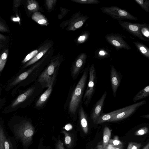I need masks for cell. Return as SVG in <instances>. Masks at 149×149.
<instances>
[{"instance_id": "obj_1", "label": "cell", "mask_w": 149, "mask_h": 149, "mask_svg": "<svg viewBox=\"0 0 149 149\" xmlns=\"http://www.w3.org/2000/svg\"><path fill=\"white\" fill-rule=\"evenodd\" d=\"M88 71L89 69H85L73 91L69 107V111L71 114L76 113L81 101Z\"/></svg>"}, {"instance_id": "obj_2", "label": "cell", "mask_w": 149, "mask_h": 149, "mask_svg": "<svg viewBox=\"0 0 149 149\" xmlns=\"http://www.w3.org/2000/svg\"><path fill=\"white\" fill-rule=\"evenodd\" d=\"M34 132L33 126L28 120L22 122L14 129L16 137L20 139L24 145L26 147L31 143Z\"/></svg>"}, {"instance_id": "obj_3", "label": "cell", "mask_w": 149, "mask_h": 149, "mask_svg": "<svg viewBox=\"0 0 149 149\" xmlns=\"http://www.w3.org/2000/svg\"><path fill=\"white\" fill-rule=\"evenodd\" d=\"M100 9L103 13L118 21L125 19L136 20L138 19L137 17L133 15L128 11L117 6L105 7Z\"/></svg>"}, {"instance_id": "obj_4", "label": "cell", "mask_w": 149, "mask_h": 149, "mask_svg": "<svg viewBox=\"0 0 149 149\" xmlns=\"http://www.w3.org/2000/svg\"><path fill=\"white\" fill-rule=\"evenodd\" d=\"M89 80L88 86L84 96V104L90 103L96 90L97 79L95 65L92 64L89 69Z\"/></svg>"}, {"instance_id": "obj_5", "label": "cell", "mask_w": 149, "mask_h": 149, "mask_svg": "<svg viewBox=\"0 0 149 149\" xmlns=\"http://www.w3.org/2000/svg\"><path fill=\"white\" fill-rule=\"evenodd\" d=\"M58 65L56 62L52 63L39 76L38 81L42 88L48 87L55 79L56 68Z\"/></svg>"}, {"instance_id": "obj_6", "label": "cell", "mask_w": 149, "mask_h": 149, "mask_svg": "<svg viewBox=\"0 0 149 149\" xmlns=\"http://www.w3.org/2000/svg\"><path fill=\"white\" fill-rule=\"evenodd\" d=\"M146 102V100H144L121 109V111L108 122L116 121L126 118L132 114L140 107L145 104Z\"/></svg>"}, {"instance_id": "obj_7", "label": "cell", "mask_w": 149, "mask_h": 149, "mask_svg": "<svg viewBox=\"0 0 149 149\" xmlns=\"http://www.w3.org/2000/svg\"><path fill=\"white\" fill-rule=\"evenodd\" d=\"M118 22L124 29L134 36L143 41L148 40L143 36L141 32V28L145 25L146 23H134L123 21H118Z\"/></svg>"}, {"instance_id": "obj_8", "label": "cell", "mask_w": 149, "mask_h": 149, "mask_svg": "<svg viewBox=\"0 0 149 149\" xmlns=\"http://www.w3.org/2000/svg\"><path fill=\"white\" fill-rule=\"evenodd\" d=\"M105 38L109 44L114 47L117 50L122 49L127 50L131 49V47L120 35L111 33L107 34L105 36Z\"/></svg>"}, {"instance_id": "obj_9", "label": "cell", "mask_w": 149, "mask_h": 149, "mask_svg": "<svg viewBox=\"0 0 149 149\" xmlns=\"http://www.w3.org/2000/svg\"><path fill=\"white\" fill-rule=\"evenodd\" d=\"M110 78L113 95L115 97L117 89L120 83L121 77L120 74L113 65H111Z\"/></svg>"}, {"instance_id": "obj_10", "label": "cell", "mask_w": 149, "mask_h": 149, "mask_svg": "<svg viewBox=\"0 0 149 149\" xmlns=\"http://www.w3.org/2000/svg\"><path fill=\"white\" fill-rule=\"evenodd\" d=\"M107 95V92L105 91L99 100L95 104L91 111V117L93 122L102 113L105 100Z\"/></svg>"}, {"instance_id": "obj_11", "label": "cell", "mask_w": 149, "mask_h": 149, "mask_svg": "<svg viewBox=\"0 0 149 149\" xmlns=\"http://www.w3.org/2000/svg\"><path fill=\"white\" fill-rule=\"evenodd\" d=\"M121 109L107 113H102L94 123L96 124H100L108 121L119 113Z\"/></svg>"}, {"instance_id": "obj_12", "label": "cell", "mask_w": 149, "mask_h": 149, "mask_svg": "<svg viewBox=\"0 0 149 149\" xmlns=\"http://www.w3.org/2000/svg\"><path fill=\"white\" fill-rule=\"evenodd\" d=\"M79 117L81 128L85 133L88 132V125L86 115L83 107L81 106L79 109Z\"/></svg>"}, {"instance_id": "obj_13", "label": "cell", "mask_w": 149, "mask_h": 149, "mask_svg": "<svg viewBox=\"0 0 149 149\" xmlns=\"http://www.w3.org/2000/svg\"><path fill=\"white\" fill-rule=\"evenodd\" d=\"M86 56L82 55L76 61L72 70V74L73 77L77 76L85 62Z\"/></svg>"}, {"instance_id": "obj_14", "label": "cell", "mask_w": 149, "mask_h": 149, "mask_svg": "<svg viewBox=\"0 0 149 149\" xmlns=\"http://www.w3.org/2000/svg\"><path fill=\"white\" fill-rule=\"evenodd\" d=\"M54 82H52L47 89L41 95L37 101L36 106L40 107L42 106L49 97L52 90V86Z\"/></svg>"}, {"instance_id": "obj_15", "label": "cell", "mask_w": 149, "mask_h": 149, "mask_svg": "<svg viewBox=\"0 0 149 149\" xmlns=\"http://www.w3.org/2000/svg\"><path fill=\"white\" fill-rule=\"evenodd\" d=\"M34 90L33 87L30 88L24 93L19 95L13 103L11 107H14L24 102L33 93Z\"/></svg>"}, {"instance_id": "obj_16", "label": "cell", "mask_w": 149, "mask_h": 149, "mask_svg": "<svg viewBox=\"0 0 149 149\" xmlns=\"http://www.w3.org/2000/svg\"><path fill=\"white\" fill-rule=\"evenodd\" d=\"M39 65V64H37L34 65L26 71L21 74L11 83L10 86L15 85L26 79L28 75L38 67Z\"/></svg>"}, {"instance_id": "obj_17", "label": "cell", "mask_w": 149, "mask_h": 149, "mask_svg": "<svg viewBox=\"0 0 149 149\" xmlns=\"http://www.w3.org/2000/svg\"><path fill=\"white\" fill-rule=\"evenodd\" d=\"M149 95V86L148 85L136 94L133 98V101L136 102L137 101L147 97Z\"/></svg>"}, {"instance_id": "obj_18", "label": "cell", "mask_w": 149, "mask_h": 149, "mask_svg": "<svg viewBox=\"0 0 149 149\" xmlns=\"http://www.w3.org/2000/svg\"><path fill=\"white\" fill-rule=\"evenodd\" d=\"M133 43L139 52L144 56L149 58V48L143 43L138 41L134 42Z\"/></svg>"}, {"instance_id": "obj_19", "label": "cell", "mask_w": 149, "mask_h": 149, "mask_svg": "<svg viewBox=\"0 0 149 149\" xmlns=\"http://www.w3.org/2000/svg\"><path fill=\"white\" fill-rule=\"evenodd\" d=\"M64 135V141L66 145L68 148H72L73 144V138L71 134L65 130L62 131Z\"/></svg>"}, {"instance_id": "obj_20", "label": "cell", "mask_w": 149, "mask_h": 149, "mask_svg": "<svg viewBox=\"0 0 149 149\" xmlns=\"http://www.w3.org/2000/svg\"><path fill=\"white\" fill-rule=\"evenodd\" d=\"M111 130L107 127H105L104 129L102 145L105 148L108 144V142L111 136Z\"/></svg>"}, {"instance_id": "obj_21", "label": "cell", "mask_w": 149, "mask_h": 149, "mask_svg": "<svg viewBox=\"0 0 149 149\" xmlns=\"http://www.w3.org/2000/svg\"><path fill=\"white\" fill-rule=\"evenodd\" d=\"M95 54L96 58L102 59L107 58L109 56V51L104 48H100L95 51Z\"/></svg>"}, {"instance_id": "obj_22", "label": "cell", "mask_w": 149, "mask_h": 149, "mask_svg": "<svg viewBox=\"0 0 149 149\" xmlns=\"http://www.w3.org/2000/svg\"><path fill=\"white\" fill-rule=\"evenodd\" d=\"M8 50L6 49L1 54L0 56V73L4 68L7 61Z\"/></svg>"}, {"instance_id": "obj_23", "label": "cell", "mask_w": 149, "mask_h": 149, "mask_svg": "<svg viewBox=\"0 0 149 149\" xmlns=\"http://www.w3.org/2000/svg\"><path fill=\"white\" fill-rule=\"evenodd\" d=\"M141 8L148 13L149 12V1L148 0H135Z\"/></svg>"}, {"instance_id": "obj_24", "label": "cell", "mask_w": 149, "mask_h": 149, "mask_svg": "<svg viewBox=\"0 0 149 149\" xmlns=\"http://www.w3.org/2000/svg\"><path fill=\"white\" fill-rule=\"evenodd\" d=\"M47 50H45L41 51L36 55L35 57L32 58L30 61L26 63L24 66L25 68L29 65H30L37 61L46 52Z\"/></svg>"}, {"instance_id": "obj_25", "label": "cell", "mask_w": 149, "mask_h": 149, "mask_svg": "<svg viewBox=\"0 0 149 149\" xmlns=\"http://www.w3.org/2000/svg\"><path fill=\"white\" fill-rule=\"evenodd\" d=\"M6 139V137L3 129L0 125V149H5L4 143Z\"/></svg>"}, {"instance_id": "obj_26", "label": "cell", "mask_w": 149, "mask_h": 149, "mask_svg": "<svg viewBox=\"0 0 149 149\" xmlns=\"http://www.w3.org/2000/svg\"><path fill=\"white\" fill-rule=\"evenodd\" d=\"M123 144L122 142L119 140L117 136H115L113 139H110L108 142V145L111 146H115Z\"/></svg>"}, {"instance_id": "obj_27", "label": "cell", "mask_w": 149, "mask_h": 149, "mask_svg": "<svg viewBox=\"0 0 149 149\" xmlns=\"http://www.w3.org/2000/svg\"><path fill=\"white\" fill-rule=\"evenodd\" d=\"M141 32L143 36L145 37L149 38V25L146 24L141 28Z\"/></svg>"}, {"instance_id": "obj_28", "label": "cell", "mask_w": 149, "mask_h": 149, "mask_svg": "<svg viewBox=\"0 0 149 149\" xmlns=\"http://www.w3.org/2000/svg\"><path fill=\"white\" fill-rule=\"evenodd\" d=\"M38 52V51L37 50H35L33 51L30 53L28 54L22 61V63H24L29 61L31 59L33 58L35 56Z\"/></svg>"}, {"instance_id": "obj_29", "label": "cell", "mask_w": 149, "mask_h": 149, "mask_svg": "<svg viewBox=\"0 0 149 149\" xmlns=\"http://www.w3.org/2000/svg\"><path fill=\"white\" fill-rule=\"evenodd\" d=\"M148 129L147 127L141 128L137 130L135 133L134 135L136 136H141L148 133Z\"/></svg>"}, {"instance_id": "obj_30", "label": "cell", "mask_w": 149, "mask_h": 149, "mask_svg": "<svg viewBox=\"0 0 149 149\" xmlns=\"http://www.w3.org/2000/svg\"><path fill=\"white\" fill-rule=\"evenodd\" d=\"M77 1L81 3L89 4H96L100 3V1L97 0H80Z\"/></svg>"}, {"instance_id": "obj_31", "label": "cell", "mask_w": 149, "mask_h": 149, "mask_svg": "<svg viewBox=\"0 0 149 149\" xmlns=\"http://www.w3.org/2000/svg\"><path fill=\"white\" fill-rule=\"evenodd\" d=\"M141 146L140 143L130 142L129 143L127 149H139Z\"/></svg>"}, {"instance_id": "obj_32", "label": "cell", "mask_w": 149, "mask_h": 149, "mask_svg": "<svg viewBox=\"0 0 149 149\" xmlns=\"http://www.w3.org/2000/svg\"><path fill=\"white\" fill-rule=\"evenodd\" d=\"M28 4L27 6L28 9L30 10H32L35 9L37 7L36 4L31 1H28Z\"/></svg>"}, {"instance_id": "obj_33", "label": "cell", "mask_w": 149, "mask_h": 149, "mask_svg": "<svg viewBox=\"0 0 149 149\" xmlns=\"http://www.w3.org/2000/svg\"><path fill=\"white\" fill-rule=\"evenodd\" d=\"M9 30L7 26L0 21V31L7 32Z\"/></svg>"}, {"instance_id": "obj_34", "label": "cell", "mask_w": 149, "mask_h": 149, "mask_svg": "<svg viewBox=\"0 0 149 149\" xmlns=\"http://www.w3.org/2000/svg\"><path fill=\"white\" fill-rule=\"evenodd\" d=\"M106 149H123V144L115 146H111L107 145L105 147Z\"/></svg>"}, {"instance_id": "obj_35", "label": "cell", "mask_w": 149, "mask_h": 149, "mask_svg": "<svg viewBox=\"0 0 149 149\" xmlns=\"http://www.w3.org/2000/svg\"><path fill=\"white\" fill-rule=\"evenodd\" d=\"M56 149H65L63 143L60 139L58 140L56 143Z\"/></svg>"}, {"instance_id": "obj_36", "label": "cell", "mask_w": 149, "mask_h": 149, "mask_svg": "<svg viewBox=\"0 0 149 149\" xmlns=\"http://www.w3.org/2000/svg\"><path fill=\"white\" fill-rule=\"evenodd\" d=\"M86 20V19L79 20L76 22L74 25L75 28L77 29L81 27L83 24L84 22Z\"/></svg>"}, {"instance_id": "obj_37", "label": "cell", "mask_w": 149, "mask_h": 149, "mask_svg": "<svg viewBox=\"0 0 149 149\" xmlns=\"http://www.w3.org/2000/svg\"><path fill=\"white\" fill-rule=\"evenodd\" d=\"M4 146L5 149H10V145L9 142L6 139L4 143Z\"/></svg>"}, {"instance_id": "obj_38", "label": "cell", "mask_w": 149, "mask_h": 149, "mask_svg": "<svg viewBox=\"0 0 149 149\" xmlns=\"http://www.w3.org/2000/svg\"><path fill=\"white\" fill-rule=\"evenodd\" d=\"M21 1L20 0H15L14 1L13 6L16 8L18 7L20 5Z\"/></svg>"}, {"instance_id": "obj_39", "label": "cell", "mask_w": 149, "mask_h": 149, "mask_svg": "<svg viewBox=\"0 0 149 149\" xmlns=\"http://www.w3.org/2000/svg\"><path fill=\"white\" fill-rule=\"evenodd\" d=\"M86 38V37L85 35H82L79 37L78 38V41L80 42H83L85 40Z\"/></svg>"}, {"instance_id": "obj_40", "label": "cell", "mask_w": 149, "mask_h": 149, "mask_svg": "<svg viewBox=\"0 0 149 149\" xmlns=\"http://www.w3.org/2000/svg\"><path fill=\"white\" fill-rule=\"evenodd\" d=\"M38 23L40 24H45L47 23V21L44 19H41L38 21Z\"/></svg>"}, {"instance_id": "obj_41", "label": "cell", "mask_w": 149, "mask_h": 149, "mask_svg": "<svg viewBox=\"0 0 149 149\" xmlns=\"http://www.w3.org/2000/svg\"><path fill=\"white\" fill-rule=\"evenodd\" d=\"M7 40L6 37L0 33V40L5 41Z\"/></svg>"}, {"instance_id": "obj_42", "label": "cell", "mask_w": 149, "mask_h": 149, "mask_svg": "<svg viewBox=\"0 0 149 149\" xmlns=\"http://www.w3.org/2000/svg\"><path fill=\"white\" fill-rule=\"evenodd\" d=\"M96 149H106L102 145L98 144L96 147Z\"/></svg>"}, {"instance_id": "obj_43", "label": "cell", "mask_w": 149, "mask_h": 149, "mask_svg": "<svg viewBox=\"0 0 149 149\" xmlns=\"http://www.w3.org/2000/svg\"><path fill=\"white\" fill-rule=\"evenodd\" d=\"M143 149H149V143H148L143 147Z\"/></svg>"}, {"instance_id": "obj_44", "label": "cell", "mask_w": 149, "mask_h": 149, "mask_svg": "<svg viewBox=\"0 0 149 149\" xmlns=\"http://www.w3.org/2000/svg\"><path fill=\"white\" fill-rule=\"evenodd\" d=\"M141 117L144 118H149V114H146L145 115H143L141 116Z\"/></svg>"}, {"instance_id": "obj_45", "label": "cell", "mask_w": 149, "mask_h": 149, "mask_svg": "<svg viewBox=\"0 0 149 149\" xmlns=\"http://www.w3.org/2000/svg\"><path fill=\"white\" fill-rule=\"evenodd\" d=\"M3 42V41L0 40V46H3V45H2L3 42Z\"/></svg>"}, {"instance_id": "obj_46", "label": "cell", "mask_w": 149, "mask_h": 149, "mask_svg": "<svg viewBox=\"0 0 149 149\" xmlns=\"http://www.w3.org/2000/svg\"><path fill=\"white\" fill-rule=\"evenodd\" d=\"M1 46H0V49H1Z\"/></svg>"}, {"instance_id": "obj_47", "label": "cell", "mask_w": 149, "mask_h": 149, "mask_svg": "<svg viewBox=\"0 0 149 149\" xmlns=\"http://www.w3.org/2000/svg\"><path fill=\"white\" fill-rule=\"evenodd\" d=\"M0 91H1V89H0Z\"/></svg>"}]
</instances>
